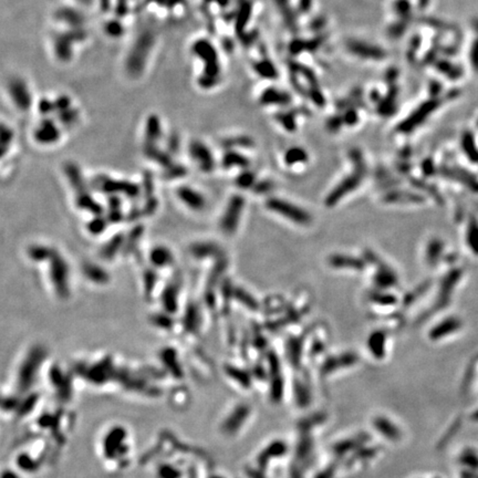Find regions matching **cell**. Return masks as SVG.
Masks as SVG:
<instances>
[{"mask_svg": "<svg viewBox=\"0 0 478 478\" xmlns=\"http://www.w3.org/2000/svg\"><path fill=\"white\" fill-rule=\"evenodd\" d=\"M375 281L378 285H381V287H391V285H393L396 282V278L390 269L383 268L377 272Z\"/></svg>", "mask_w": 478, "mask_h": 478, "instance_id": "obj_34", "label": "cell"}, {"mask_svg": "<svg viewBox=\"0 0 478 478\" xmlns=\"http://www.w3.org/2000/svg\"><path fill=\"white\" fill-rule=\"evenodd\" d=\"M4 93L12 109L21 114L36 108L37 99L29 80L20 73H11L6 78Z\"/></svg>", "mask_w": 478, "mask_h": 478, "instance_id": "obj_4", "label": "cell"}, {"mask_svg": "<svg viewBox=\"0 0 478 478\" xmlns=\"http://www.w3.org/2000/svg\"><path fill=\"white\" fill-rule=\"evenodd\" d=\"M439 107V101L436 99H432L422 103L420 107L413 111L408 117L403 121L397 130L402 133H409L418 129L423 123L432 112H434Z\"/></svg>", "mask_w": 478, "mask_h": 478, "instance_id": "obj_11", "label": "cell"}, {"mask_svg": "<svg viewBox=\"0 0 478 478\" xmlns=\"http://www.w3.org/2000/svg\"><path fill=\"white\" fill-rule=\"evenodd\" d=\"M160 45V35L153 27H143L130 42L122 59V72L135 82L148 72Z\"/></svg>", "mask_w": 478, "mask_h": 478, "instance_id": "obj_1", "label": "cell"}, {"mask_svg": "<svg viewBox=\"0 0 478 478\" xmlns=\"http://www.w3.org/2000/svg\"><path fill=\"white\" fill-rule=\"evenodd\" d=\"M402 198H404L405 201H413L415 202L418 200V197L417 196H414V195H411V194H397V195H393V196H389V201H402Z\"/></svg>", "mask_w": 478, "mask_h": 478, "instance_id": "obj_48", "label": "cell"}, {"mask_svg": "<svg viewBox=\"0 0 478 478\" xmlns=\"http://www.w3.org/2000/svg\"><path fill=\"white\" fill-rule=\"evenodd\" d=\"M254 71H256L260 77L266 79H275L277 78V69L276 67L271 63L269 60H263L257 62L254 65Z\"/></svg>", "mask_w": 478, "mask_h": 478, "instance_id": "obj_31", "label": "cell"}, {"mask_svg": "<svg viewBox=\"0 0 478 478\" xmlns=\"http://www.w3.org/2000/svg\"><path fill=\"white\" fill-rule=\"evenodd\" d=\"M260 101L264 104H287L290 101V97L287 93L276 89H268L263 93Z\"/></svg>", "mask_w": 478, "mask_h": 478, "instance_id": "obj_26", "label": "cell"}, {"mask_svg": "<svg viewBox=\"0 0 478 478\" xmlns=\"http://www.w3.org/2000/svg\"><path fill=\"white\" fill-rule=\"evenodd\" d=\"M161 300H162V306L166 313L171 314L175 312L178 308V288H176V285L167 284L161 296Z\"/></svg>", "mask_w": 478, "mask_h": 478, "instance_id": "obj_19", "label": "cell"}, {"mask_svg": "<svg viewBox=\"0 0 478 478\" xmlns=\"http://www.w3.org/2000/svg\"><path fill=\"white\" fill-rule=\"evenodd\" d=\"M65 129L55 117L46 116L37 122L33 130V140L40 146H54L62 141Z\"/></svg>", "mask_w": 478, "mask_h": 478, "instance_id": "obj_6", "label": "cell"}, {"mask_svg": "<svg viewBox=\"0 0 478 478\" xmlns=\"http://www.w3.org/2000/svg\"><path fill=\"white\" fill-rule=\"evenodd\" d=\"M15 142V131L7 123L3 122L2 124V151L3 158H5L6 154L10 151V148Z\"/></svg>", "mask_w": 478, "mask_h": 478, "instance_id": "obj_28", "label": "cell"}, {"mask_svg": "<svg viewBox=\"0 0 478 478\" xmlns=\"http://www.w3.org/2000/svg\"><path fill=\"white\" fill-rule=\"evenodd\" d=\"M358 121V114L356 111H349L344 116V122L349 125H353Z\"/></svg>", "mask_w": 478, "mask_h": 478, "instance_id": "obj_50", "label": "cell"}, {"mask_svg": "<svg viewBox=\"0 0 478 478\" xmlns=\"http://www.w3.org/2000/svg\"><path fill=\"white\" fill-rule=\"evenodd\" d=\"M54 249H51L50 247L45 246V245H39V244H35L29 246L27 254L28 258L30 260H33L34 263H42V262H48L50 257L52 256Z\"/></svg>", "mask_w": 478, "mask_h": 478, "instance_id": "obj_25", "label": "cell"}, {"mask_svg": "<svg viewBox=\"0 0 478 478\" xmlns=\"http://www.w3.org/2000/svg\"><path fill=\"white\" fill-rule=\"evenodd\" d=\"M42 357L43 352L40 347H36V349H34L28 355V358L26 359V361L23 362V365L21 366L20 370V380L23 386H28V383L31 381V378H33L35 374L34 371L38 369Z\"/></svg>", "mask_w": 478, "mask_h": 478, "instance_id": "obj_15", "label": "cell"}, {"mask_svg": "<svg viewBox=\"0 0 478 478\" xmlns=\"http://www.w3.org/2000/svg\"><path fill=\"white\" fill-rule=\"evenodd\" d=\"M395 9L399 15L406 16L409 12V9H411V6H409L407 0H399V2L395 4Z\"/></svg>", "mask_w": 478, "mask_h": 478, "instance_id": "obj_41", "label": "cell"}, {"mask_svg": "<svg viewBox=\"0 0 478 478\" xmlns=\"http://www.w3.org/2000/svg\"><path fill=\"white\" fill-rule=\"evenodd\" d=\"M3 478H17V476L14 474V473H11V471H9V473H5Z\"/></svg>", "mask_w": 478, "mask_h": 478, "instance_id": "obj_51", "label": "cell"}, {"mask_svg": "<svg viewBox=\"0 0 478 478\" xmlns=\"http://www.w3.org/2000/svg\"><path fill=\"white\" fill-rule=\"evenodd\" d=\"M148 259H150V263L154 268L163 269L170 267L174 263V254L170 248L158 245L152 248L150 253H148Z\"/></svg>", "mask_w": 478, "mask_h": 478, "instance_id": "obj_16", "label": "cell"}, {"mask_svg": "<svg viewBox=\"0 0 478 478\" xmlns=\"http://www.w3.org/2000/svg\"><path fill=\"white\" fill-rule=\"evenodd\" d=\"M362 182V174L361 173H355L344 178L336 188H334L326 200L327 206H333L339 201L342 200L344 196H346L352 190L358 188V186Z\"/></svg>", "mask_w": 478, "mask_h": 478, "instance_id": "obj_13", "label": "cell"}, {"mask_svg": "<svg viewBox=\"0 0 478 478\" xmlns=\"http://www.w3.org/2000/svg\"><path fill=\"white\" fill-rule=\"evenodd\" d=\"M198 319H200L198 308L194 305H189L187 308V311H186L185 313V318H184L185 327L187 329H190V330H196L198 321H200Z\"/></svg>", "mask_w": 478, "mask_h": 478, "instance_id": "obj_33", "label": "cell"}, {"mask_svg": "<svg viewBox=\"0 0 478 478\" xmlns=\"http://www.w3.org/2000/svg\"><path fill=\"white\" fill-rule=\"evenodd\" d=\"M124 244H125V238L121 235H116L113 238H111L110 241L104 244L101 248L100 254L105 260L113 259L117 252L124 249Z\"/></svg>", "mask_w": 478, "mask_h": 478, "instance_id": "obj_23", "label": "cell"}, {"mask_svg": "<svg viewBox=\"0 0 478 478\" xmlns=\"http://www.w3.org/2000/svg\"><path fill=\"white\" fill-rule=\"evenodd\" d=\"M69 2L72 5L78 6V7L80 8L86 9V8L92 7V6L97 3V0H69Z\"/></svg>", "mask_w": 478, "mask_h": 478, "instance_id": "obj_46", "label": "cell"}, {"mask_svg": "<svg viewBox=\"0 0 478 478\" xmlns=\"http://www.w3.org/2000/svg\"><path fill=\"white\" fill-rule=\"evenodd\" d=\"M65 169H66L65 171H66V175H67L68 181H69V183L71 184L73 189L76 190L78 194L85 192L86 190V186H85L84 178L82 176L81 171H80L78 167L74 164H72V163L68 164L65 167Z\"/></svg>", "mask_w": 478, "mask_h": 478, "instance_id": "obj_21", "label": "cell"}, {"mask_svg": "<svg viewBox=\"0 0 478 478\" xmlns=\"http://www.w3.org/2000/svg\"><path fill=\"white\" fill-rule=\"evenodd\" d=\"M384 341H386V338H384V334L382 332H376L371 336L369 344H370V349L371 351H373L374 356L376 357L383 356Z\"/></svg>", "mask_w": 478, "mask_h": 478, "instance_id": "obj_32", "label": "cell"}, {"mask_svg": "<svg viewBox=\"0 0 478 478\" xmlns=\"http://www.w3.org/2000/svg\"><path fill=\"white\" fill-rule=\"evenodd\" d=\"M438 248H439V246H438V243H436V241H434V243H432L430 245V247H428V250H427L428 262H434V260L437 258L436 254H437V251L439 250Z\"/></svg>", "mask_w": 478, "mask_h": 478, "instance_id": "obj_45", "label": "cell"}, {"mask_svg": "<svg viewBox=\"0 0 478 478\" xmlns=\"http://www.w3.org/2000/svg\"><path fill=\"white\" fill-rule=\"evenodd\" d=\"M54 27L61 28H85V17L83 8L73 5L72 7L57 8L52 14Z\"/></svg>", "mask_w": 478, "mask_h": 478, "instance_id": "obj_9", "label": "cell"}, {"mask_svg": "<svg viewBox=\"0 0 478 478\" xmlns=\"http://www.w3.org/2000/svg\"><path fill=\"white\" fill-rule=\"evenodd\" d=\"M308 160V154L303 148L293 147L284 154V162L288 165H296L299 163H305Z\"/></svg>", "mask_w": 478, "mask_h": 478, "instance_id": "obj_29", "label": "cell"}, {"mask_svg": "<svg viewBox=\"0 0 478 478\" xmlns=\"http://www.w3.org/2000/svg\"><path fill=\"white\" fill-rule=\"evenodd\" d=\"M48 276L54 294L61 299L70 296V268L63 256L53 250L52 256L48 260Z\"/></svg>", "mask_w": 478, "mask_h": 478, "instance_id": "obj_5", "label": "cell"}, {"mask_svg": "<svg viewBox=\"0 0 478 478\" xmlns=\"http://www.w3.org/2000/svg\"><path fill=\"white\" fill-rule=\"evenodd\" d=\"M145 281L147 282L145 284V291L146 294H150L148 291H152L154 289V283H155V272L153 270H148L145 272Z\"/></svg>", "mask_w": 478, "mask_h": 478, "instance_id": "obj_42", "label": "cell"}, {"mask_svg": "<svg viewBox=\"0 0 478 478\" xmlns=\"http://www.w3.org/2000/svg\"><path fill=\"white\" fill-rule=\"evenodd\" d=\"M457 327V324L455 320H448L445 322H442V324L438 325L434 330L431 332V337L433 339H437L440 338L444 334L449 333L451 331L454 330V329Z\"/></svg>", "mask_w": 478, "mask_h": 478, "instance_id": "obj_36", "label": "cell"}, {"mask_svg": "<svg viewBox=\"0 0 478 478\" xmlns=\"http://www.w3.org/2000/svg\"><path fill=\"white\" fill-rule=\"evenodd\" d=\"M375 301L381 303V305H393L396 302L395 298L391 295H376Z\"/></svg>", "mask_w": 478, "mask_h": 478, "instance_id": "obj_44", "label": "cell"}, {"mask_svg": "<svg viewBox=\"0 0 478 478\" xmlns=\"http://www.w3.org/2000/svg\"><path fill=\"white\" fill-rule=\"evenodd\" d=\"M158 476L161 478H178L179 473L175 468H173L171 466H163L160 470Z\"/></svg>", "mask_w": 478, "mask_h": 478, "instance_id": "obj_40", "label": "cell"}, {"mask_svg": "<svg viewBox=\"0 0 478 478\" xmlns=\"http://www.w3.org/2000/svg\"><path fill=\"white\" fill-rule=\"evenodd\" d=\"M109 222L110 221L108 220V218H103L101 215H95L90 221H88V224H86V231L94 236L101 235L104 233L105 228L108 227Z\"/></svg>", "mask_w": 478, "mask_h": 478, "instance_id": "obj_30", "label": "cell"}, {"mask_svg": "<svg viewBox=\"0 0 478 478\" xmlns=\"http://www.w3.org/2000/svg\"><path fill=\"white\" fill-rule=\"evenodd\" d=\"M249 162L248 160L237 152L234 151H228L225 155L224 158H222V166L225 169H232L234 166H239V167H246Z\"/></svg>", "mask_w": 478, "mask_h": 478, "instance_id": "obj_27", "label": "cell"}, {"mask_svg": "<svg viewBox=\"0 0 478 478\" xmlns=\"http://www.w3.org/2000/svg\"><path fill=\"white\" fill-rule=\"evenodd\" d=\"M279 8L282 11V14L285 17V22L291 29H296V19L295 16L293 14L291 9H289V5H288V0H277Z\"/></svg>", "mask_w": 478, "mask_h": 478, "instance_id": "obj_38", "label": "cell"}, {"mask_svg": "<svg viewBox=\"0 0 478 478\" xmlns=\"http://www.w3.org/2000/svg\"><path fill=\"white\" fill-rule=\"evenodd\" d=\"M329 263L334 268H345L353 270H361L363 268V262L361 259L353 258L350 256H342V254H336L332 256L329 260Z\"/></svg>", "mask_w": 478, "mask_h": 478, "instance_id": "obj_22", "label": "cell"}, {"mask_svg": "<svg viewBox=\"0 0 478 478\" xmlns=\"http://www.w3.org/2000/svg\"><path fill=\"white\" fill-rule=\"evenodd\" d=\"M188 154L198 170L203 173H210L215 169L214 155L210 148L201 140H193L188 145Z\"/></svg>", "mask_w": 478, "mask_h": 478, "instance_id": "obj_10", "label": "cell"}, {"mask_svg": "<svg viewBox=\"0 0 478 478\" xmlns=\"http://www.w3.org/2000/svg\"><path fill=\"white\" fill-rule=\"evenodd\" d=\"M428 3V0H420V5L422 6V7H424V6H426Z\"/></svg>", "mask_w": 478, "mask_h": 478, "instance_id": "obj_52", "label": "cell"}, {"mask_svg": "<svg viewBox=\"0 0 478 478\" xmlns=\"http://www.w3.org/2000/svg\"><path fill=\"white\" fill-rule=\"evenodd\" d=\"M250 12H251V6L249 3L245 2L240 6V11L237 18V22H236V28H237L238 31H243L246 22L249 20Z\"/></svg>", "mask_w": 478, "mask_h": 478, "instance_id": "obj_37", "label": "cell"}, {"mask_svg": "<svg viewBox=\"0 0 478 478\" xmlns=\"http://www.w3.org/2000/svg\"><path fill=\"white\" fill-rule=\"evenodd\" d=\"M244 207L245 200L241 196L236 195L229 200L219 221V227L222 233L226 235H233L236 233Z\"/></svg>", "mask_w": 478, "mask_h": 478, "instance_id": "obj_7", "label": "cell"}, {"mask_svg": "<svg viewBox=\"0 0 478 478\" xmlns=\"http://www.w3.org/2000/svg\"><path fill=\"white\" fill-rule=\"evenodd\" d=\"M280 121L282 123V125L285 126V129L288 130H295V121L294 117L288 114H284L280 116Z\"/></svg>", "mask_w": 478, "mask_h": 478, "instance_id": "obj_47", "label": "cell"}, {"mask_svg": "<svg viewBox=\"0 0 478 478\" xmlns=\"http://www.w3.org/2000/svg\"><path fill=\"white\" fill-rule=\"evenodd\" d=\"M55 29L49 35V47L54 59L60 63H68L72 60L74 49L88 39L85 28H61Z\"/></svg>", "mask_w": 478, "mask_h": 478, "instance_id": "obj_3", "label": "cell"}, {"mask_svg": "<svg viewBox=\"0 0 478 478\" xmlns=\"http://www.w3.org/2000/svg\"><path fill=\"white\" fill-rule=\"evenodd\" d=\"M234 296H235L236 299H238L241 303H243L244 306L250 308V309L258 308V303H257L256 300H254V298L251 295L248 294L247 291H245L244 289H241V288L235 289L234 290Z\"/></svg>", "mask_w": 478, "mask_h": 478, "instance_id": "obj_35", "label": "cell"}, {"mask_svg": "<svg viewBox=\"0 0 478 478\" xmlns=\"http://www.w3.org/2000/svg\"><path fill=\"white\" fill-rule=\"evenodd\" d=\"M189 54L200 67L196 85L202 91H210L220 82L221 66L218 51L207 38H196L190 43Z\"/></svg>", "mask_w": 478, "mask_h": 478, "instance_id": "obj_2", "label": "cell"}, {"mask_svg": "<svg viewBox=\"0 0 478 478\" xmlns=\"http://www.w3.org/2000/svg\"><path fill=\"white\" fill-rule=\"evenodd\" d=\"M189 252L196 259H205L218 253V247L209 241H198L189 247Z\"/></svg>", "mask_w": 478, "mask_h": 478, "instance_id": "obj_20", "label": "cell"}, {"mask_svg": "<svg viewBox=\"0 0 478 478\" xmlns=\"http://www.w3.org/2000/svg\"><path fill=\"white\" fill-rule=\"evenodd\" d=\"M163 129L162 122L157 115L152 114L145 122L144 143L145 145H156L157 141L162 138Z\"/></svg>", "mask_w": 478, "mask_h": 478, "instance_id": "obj_17", "label": "cell"}, {"mask_svg": "<svg viewBox=\"0 0 478 478\" xmlns=\"http://www.w3.org/2000/svg\"><path fill=\"white\" fill-rule=\"evenodd\" d=\"M176 197L185 207L195 212H201L206 206V200L204 195L189 185H182L176 188Z\"/></svg>", "mask_w": 478, "mask_h": 478, "instance_id": "obj_12", "label": "cell"}, {"mask_svg": "<svg viewBox=\"0 0 478 478\" xmlns=\"http://www.w3.org/2000/svg\"><path fill=\"white\" fill-rule=\"evenodd\" d=\"M312 7V0H299V11L307 14Z\"/></svg>", "mask_w": 478, "mask_h": 478, "instance_id": "obj_49", "label": "cell"}, {"mask_svg": "<svg viewBox=\"0 0 478 478\" xmlns=\"http://www.w3.org/2000/svg\"><path fill=\"white\" fill-rule=\"evenodd\" d=\"M227 144L229 146H250L252 144V142L248 139V138H237V139H234V140H231L229 139L228 142H227Z\"/></svg>", "mask_w": 478, "mask_h": 478, "instance_id": "obj_43", "label": "cell"}, {"mask_svg": "<svg viewBox=\"0 0 478 478\" xmlns=\"http://www.w3.org/2000/svg\"><path fill=\"white\" fill-rule=\"evenodd\" d=\"M253 181H254L253 174H251L250 172H245L238 176L237 184L241 188H248L253 184Z\"/></svg>", "mask_w": 478, "mask_h": 478, "instance_id": "obj_39", "label": "cell"}, {"mask_svg": "<svg viewBox=\"0 0 478 478\" xmlns=\"http://www.w3.org/2000/svg\"><path fill=\"white\" fill-rule=\"evenodd\" d=\"M83 275L89 281L97 284H105L109 280V275L101 267L93 264H86L83 266Z\"/></svg>", "mask_w": 478, "mask_h": 478, "instance_id": "obj_24", "label": "cell"}, {"mask_svg": "<svg viewBox=\"0 0 478 478\" xmlns=\"http://www.w3.org/2000/svg\"><path fill=\"white\" fill-rule=\"evenodd\" d=\"M267 207L272 210V212H276L277 214L285 217V218L293 220L296 224L308 225L311 221V217L307 214V212L297 207L294 204H290L289 202L278 200V198H270L267 202Z\"/></svg>", "mask_w": 478, "mask_h": 478, "instance_id": "obj_8", "label": "cell"}, {"mask_svg": "<svg viewBox=\"0 0 478 478\" xmlns=\"http://www.w3.org/2000/svg\"><path fill=\"white\" fill-rule=\"evenodd\" d=\"M125 438V431L121 427L113 428L112 431L109 432V434L104 438V453L108 456H113L116 451L120 449L122 445L123 439Z\"/></svg>", "mask_w": 478, "mask_h": 478, "instance_id": "obj_18", "label": "cell"}, {"mask_svg": "<svg viewBox=\"0 0 478 478\" xmlns=\"http://www.w3.org/2000/svg\"><path fill=\"white\" fill-rule=\"evenodd\" d=\"M346 48L352 54L363 59L381 60L386 58L387 55V52L384 51L382 48L374 45H370V43L364 41L351 40L346 43Z\"/></svg>", "mask_w": 478, "mask_h": 478, "instance_id": "obj_14", "label": "cell"}]
</instances>
